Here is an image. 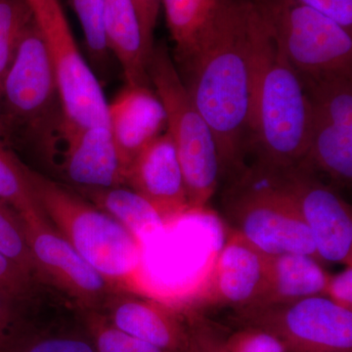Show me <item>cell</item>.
<instances>
[{"instance_id": "obj_1", "label": "cell", "mask_w": 352, "mask_h": 352, "mask_svg": "<svg viewBox=\"0 0 352 352\" xmlns=\"http://www.w3.org/2000/svg\"><path fill=\"white\" fill-rule=\"evenodd\" d=\"M252 0H217L210 22L182 64L199 112L212 129L220 175H240L252 138Z\"/></svg>"}, {"instance_id": "obj_2", "label": "cell", "mask_w": 352, "mask_h": 352, "mask_svg": "<svg viewBox=\"0 0 352 352\" xmlns=\"http://www.w3.org/2000/svg\"><path fill=\"white\" fill-rule=\"evenodd\" d=\"M254 2V0H252ZM252 138L258 166L281 171L307 156L312 111L302 78L277 47L254 2Z\"/></svg>"}, {"instance_id": "obj_3", "label": "cell", "mask_w": 352, "mask_h": 352, "mask_svg": "<svg viewBox=\"0 0 352 352\" xmlns=\"http://www.w3.org/2000/svg\"><path fill=\"white\" fill-rule=\"evenodd\" d=\"M25 173L58 232L116 291H131L142 271L143 241L71 188L25 164Z\"/></svg>"}, {"instance_id": "obj_4", "label": "cell", "mask_w": 352, "mask_h": 352, "mask_svg": "<svg viewBox=\"0 0 352 352\" xmlns=\"http://www.w3.org/2000/svg\"><path fill=\"white\" fill-rule=\"evenodd\" d=\"M147 74L166 112V131L173 138L182 166L190 210H201L214 196L220 175L214 134L164 44H154L148 58Z\"/></svg>"}, {"instance_id": "obj_5", "label": "cell", "mask_w": 352, "mask_h": 352, "mask_svg": "<svg viewBox=\"0 0 352 352\" xmlns=\"http://www.w3.org/2000/svg\"><path fill=\"white\" fill-rule=\"evenodd\" d=\"M273 41L302 78L352 76V32L295 0H254Z\"/></svg>"}, {"instance_id": "obj_6", "label": "cell", "mask_w": 352, "mask_h": 352, "mask_svg": "<svg viewBox=\"0 0 352 352\" xmlns=\"http://www.w3.org/2000/svg\"><path fill=\"white\" fill-rule=\"evenodd\" d=\"M224 203L234 229L261 251L296 252L322 261L298 208L266 171L245 168Z\"/></svg>"}, {"instance_id": "obj_7", "label": "cell", "mask_w": 352, "mask_h": 352, "mask_svg": "<svg viewBox=\"0 0 352 352\" xmlns=\"http://www.w3.org/2000/svg\"><path fill=\"white\" fill-rule=\"evenodd\" d=\"M56 78L62 120L71 126H109L108 102L78 50L60 0H27Z\"/></svg>"}, {"instance_id": "obj_8", "label": "cell", "mask_w": 352, "mask_h": 352, "mask_svg": "<svg viewBox=\"0 0 352 352\" xmlns=\"http://www.w3.org/2000/svg\"><path fill=\"white\" fill-rule=\"evenodd\" d=\"M234 319L272 333L288 352H352V310L324 296L234 310Z\"/></svg>"}, {"instance_id": "obj_9", "label": "cell", "mask_w": 352, "mask_h": 352, "mask_svg": "<svg viewBox=\"0 0 352 352\" xmlns=\"http://www.w3.org/2000/svg\"><path fill=\"white\" fill-rule=\"evenodd\" d=\"M0 100L8 117L43 138L56 126L60 104L56 78L34 20L25 28L2 83Z\"/></svg>"}, {"instance_id": "obj_10", "label": "cell", "mask_w": 352, "mask_h": 352, "mask_svg": "<svg viewBox=\"0 0 352 352\" xmlns=\"http://www.w3.org/2000/svg\"><path fill=\"white\" fill-rule=\"evenodd\" d=\"M266 173L298 208L318 258L322 261L352 265L351 207L332 185L325 184L314 171L300 164Z\"/></svg>"}, {"instance_id": "obj_11", "label": "cell", "mask_w": 352, "mask_h": 352, "mask_svg": "<svg viewBox=\"0 0 352 352\" xmlns=\"http://www.w3.org/2000/svg\"><path fill=\"white\" fill-rule=\"evenodd\" d=\"M41 142L74 188L126 186V170L109 126H71L61 118Z\"/></svg>"}, {"instance_id": "obj_12", "label": "cell", "mask_w": 352, "mask_h": 352, "mask_svg": "<svg viewBox=\"0 0 352 352\" xmlns=\"http://www.w3.org/2000/svg\"><path fill=\"white\" fill-rule=\"evenodd\" d=\"M24 224L32 258L43 280L69 296L82 311H99L116 289L47 220Z\"/></svg>"}, {"instance_id": "obj_13", "label": "cell", "mask_w": 352, "mask_h": 352, "mask_svg": "<svg viewBox=\"0 0 352 352\" xmlns=\"http://www.w3.org/2000/svg\"><path fill=\"white\" fill-rule=\"evenodd\" d=\"M126 186L149 201L166 226L191 212L182 166L168 131L132 161L126 173Z\"/></svg>"}, {"instance_id": "obj_14", "label": "cell", "mask_w": 352, "mask_h": 352, "mask_svg": "<svg viewBox=\"0 0 352 352\" xmlns=\"http://www.w3.org/2000/svg\"><path fill=\"white\" fill-rule=\"evenodd\" d=\"M99 311L115 327L163 352H186L184 317L170 305L131 291H115Z\"/></svg>"}, {"instance_id": "obj_15", "label": "cell", "mask_w": 352, "mask_h": 352, "mask_svg": "<svg viewBox=\"0 0 352 352\" xmlns=\"http://www.w3.org/2000/svg\"><path fill=\"white\" fill-rule=\"evenodd\" d=\"M311 136L307 156L298 164L328 176L333 185L352 182V104L342 99L310 103Z\"/></svg>"}, {"instance_id": "obj_16", "label": "cell", "mask_w": 352, "mask_h": 352, "mask_svg": "<svg viewBox=\"0 0 352 352\" xmlns=\"http://www.w3.org/2000/svg\"><path fill=\"white\" fill-rule=\"evenodd\" d=\"M267 258L268 254L231 229L214 263L208 302L234 310L251 307L263 288Z\"/></svg>"}, {"instance_id": "obj_17", "label": "cell", "mask_w": 352, "mask_h": 352, "mask_svg": "<svg viewBox=\"0 0 352 352\" xmlns=\"http://www.w3.org/2000/svg\"><path fill=\"white\" fill-rule=\"evenodd\" d=\"M109 127L124 170L152 141L166 132L163 104L150 87L127 85L108 103Z\"/></svg>"}, {"instance_id": "obj_18", "label": "cell", "mask_w": 352, "mask_h": 352, "mask_svg": "<svg viewBox=\"0 0 352 352\" xmlns=\"http://www.w3.org/2000/svg\"><path fill=\"white\" fill-rule=\"evenodd\" d=\"M321 263L314 256L296 252L268 254L263 288L251 307L323 296L330 273Z\"/></svg>"}, {"instance_id": "obj_19", "label": "cell", "mask_w": 352, "mask_h": 352, "mask_svg": "<svg viewBox=\"0 0 352 352\" xmlns=\"http://www.w3.org/2000/svg\"><path fill=\"white\" fill-rule=\"evenodd\" d=\"M103 25L108 50L122 65L127 85L150 87L148 55L131 0H104Z\"/></svg>"}, {"instance_id": "obj_20", "label": "cell", "mask_w": 352, "mask_h": 352, "mask_svg": "<svg viewBox=\"0 0 352 352\" xmlns=\"http://www.w3.org/2000/svg\"><path fill=\"white\" fill-rule=\"evenodd\" d=\"M74 190L141 241L166 226L151 204L127 186Z\"/></svg>"}, {"instance_id": "obj_21", "label": "cell", "mask_w": 352, "mask_h": 352, "mask_svg": "<svg viewBox=\"0 0 352 352\" xmlns=\"http://www.w3.org/2000/svg\"><path fill=\"white\" fill-rule=\"evenodd\" d=\"M217 4V0H162L166 24L180 64L195 48Z\"/></svg>"}, {"instance_id": "obj_22", "label": "cell", "mask_w": 352, "mask_h": 352, "mask_svg": "<svg viewBox=\"0 0 352 352\" xmlns=\"http://www.w3.org/2000/svg\"><path fill=\"white\" fill-rule=\"evenodd\" d=\"M0 199L17 212L23 222L46 220L25 173V164L0 142Z\"/></svg>"}, {"instance_id": "obj_23", "label": "cell", "mask_w": 352, "mask_h": 352, "mask_svg": "<svg viewBox=\"0 0 352 352\" xmlns=\"http://www.w3.org/2000/svg\"><path fill=\"white\" fill-rule=\"evenodd\" d=\"M3 352H95L87 331L34 330L23 324Z\"/></svg>"}, {"instance_id": "obj_24", "label": "cell", "mask_w": 352, "mask_h": 352, "mask_svg": "<svg viewBox=\"0 0 352 352\" xmlns=\"http://www.w3.org/2000/svg\"><path fill=\"white\" fill-rule=\"evenodd\" d=\"M32 20L27 0H0V94L21 38Z\"/></svg>"}, {"instance_id": "obj_25", "label": "cell", "mask_w": 352, "mask_h": 352, "mask_svg": "<svg viewBox=\"0 0 352 352\" xmlns=\"http://www.w3.org/2000/svg\"><path fill=\"white\" fill-rule=\"evenodd\" d=\"M82 314L83 328L95 352H163L115 327L100 311L87 310Z\"/></svg>"}, {"instance_id": "obj_26", "label": "cell", "mask_w": 352, "mask_h": 352, "mask_svg": "<svg viewBox=\"0 0 352 352\" xmlns=\"http://www.w3.org/2000/svg\"><path fill=\"white\" fill-rule=\"evenodd\" d=\"M0 252L43 282L25 238L24 224L17 212L0 199Z\"/></svg>"}, {"instance_id": "obj_27", "label": "cell", "mask_w": 352, "mask_h": 352, "mask_svg": "<svg viewBox=\"0 0 352 352\" xmlns=\"http://www.w3.org/2000/svg\"><path fill=\"white\" fill-rule=\"evenodd\" d=\"M85 34V43L95 61H105L108 54L103 25L104 0H69Z\"/></svg>"}, {"instance_id": "obj_28", "label": "cell", "mask_w": 352, "mask_h": 352, "mask_svg": "<svg viewBox=\"0 0 352 352\" xmlns=\"http://www.w3.org/2000/svg\"><path fill=\"white\" fill-rule=\"evenodd\" d=\"M183 317L188 333L186 352H227L226 333L214 321L194 309Z\"/></svg>"}, {"instance_id": "obj_29", "label": "cell", "mask_w": 352, "mask_h": 352, "mask_svg": "<svg viewBox=\"0 0 352 352\" xmlns=\"http://www.w3.org/2000/svg\"><path fill=\"white\" fill-rule=\"evenodd\" d=\"M227 352H288L272 333L254 326H240L226 338Z\"/></svg>"}, {"instance_id": "obj_30", "label": "cell", "mask_w": 352, "mask_h": 352, "mask_svg": "<svg viewBox=\"0 0 352 352\" xmlns=\"http://www.w3.org/2000/svg\"><path fill=\"white\" fill-rule=\"evenodd\" d=\"M36 278L0 252V291L24 300H32L36 295Z\"/></svg>"}, {"instance_id": "obj_31", "label": "cell", "mask_w": 352, "mask_h": 352, "mask_svg": "<svg viewBox=\"0 0 352 352\" xmlns=\"http://www.w3.org/2000/svg\"><path fill=\"white\" fill-rule=\"evenodd\" d=\"M28 302L29 300H21L0 291V352H3L13 336L24 324L21 321L20 314L23 305H27Z\"/></svg>"}, {"instance_id": "obj_32", "label": "cell", "mask_w": 352, "mask_h": 352, "mask_svg": "<svg viewBox=\"0 0 352 352\" xmlns=\"http://www.w3.org/2000/svg\"><path fill=\"white\" fill-rule=\"evenodd\" d=\"M323 296L340 307L352 310V265L329 275Z\"/></svg>"}, {"instance_id": "obj_33", "label": "cell", "mask_w": 352, "mask_h": 352, "mask_svg": "<svg viewBox=\"0 0 352 352\" xmlns=\"http://www.w3.org/2000/svg\"><path fill=\"white\" fill-rule=\"evenodd\" d=\"M138 12L143 41L148 58L154 47V32L156 28L162 0H131Z\"/></svg>"}, {"instance_id": "obj_34", "label": "cell", "mask_w": 352, "mask_h": 352, "mask_svg": "<svg viewBox=\"0 0 352 352\" xmlns=\"http://www.w3.org/2000/svg\"><path fill=\"white\" fill-rule=\"evenodd\" d=\"M319 11L352 32V0H295Z\"/></svg>"}, {"instance_id": "obj_35", "label": "cell", "mask_w": 352, "mask_h": 352, "mask_svg": "<svg viewBox=\"0 0 352 352\" xmlns=\"http://www.w3.org/2000/svg\"><path fill=\"white\" fill-rule=\"evenodd\" d=\"M6 120H4L3 116H2L1 112H0V138L6 134Z\"/></svg>"}]
</instances>
